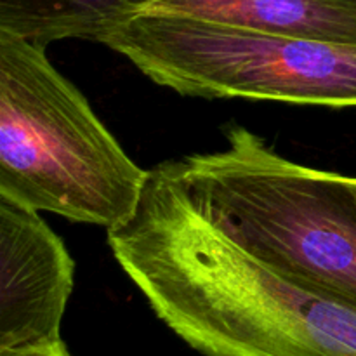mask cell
Here are the masks:
<instances>
[{"label":"cell","instance_id":"7","mask_svg":"<svg viewBox=\"0 0 356 356\" xmlns=\"http://www.w3.org/2000/svg\"><path fill=\"white\" fill-rule=\"evenodd\" d=\"M155 0H0V30L33 44L94 40Z\"/></svg>","mask_w":356,"mask_h":356},{"label":"cell","instance_id":"4","mask_svg":"<svg viewBox=\"0 0 356 356\" xmlns=\"http://www.w3.org/2000/svg\"><path fill=\"white\" fill-rule=\"evenodd\" d=\"M99 44L181 96L356 108V45L143 10Z\"/></svg>","mask_w":356,"mask_h":356},{"label":"cell","instance_id":"1","mask_svg":"<svg viewBox=\"0 0 356 356\" xmlns=\"http://www.w3.org/2000/svg\"><path fill=\"white\" fill-rule=\"evenodd\" d=\"M108 247L156 316L204 356H356V312L278 271L218 225L181 160L148 170Z\"/></svg>","mask_w":356,"mask_h":356},{"label":"cell","instance_id":"8","mask_svg":"<svg viewBox=\"0 0 356 356\" xmlns=\"http://www.w3.org/2000/svg\"><path fill=\"white\" fill-rule=\"evenodd\" d=\"M0 356H70V353L61 341V343L52 344V346L31 348V350L21 351H0Z\"/></svg>","mask_w":356,"mask_h":356},{"label":"cell","instance_id":"6","mask_svg":"<svg viewBox=\"0 0 356 356\" xmlns=\"http://www.w3.org/2000/svg\"><path fill=\"white\" fill-rule=\"evenodd\" d=\"M146 10L282 37L356 45V0H155Z\"/></svg>","mask_w":356,"mask_h":356},{"label":"cell","instance_id":"2","mask_svg":"<svg viewBox=\"0 0 356 356\" xmlns=\"http://www.w3.org/2000/svg\"><path fill=\"white\" fill-rule=\"evenodd\" d=\"M146 179L44 45L0 30V195L113 229L132 218Z\"/></svg>","mask_w":356,"mask_h":356},{"label":"cell","instance_id":"9","mask_svg":"<svg viewBox=\"0 0 356 356\" xmlns=\"http://www.w3.org/2000/svg\"><path fill=\"white\" fill-rule=\"evenodd\" d=\"M353 179H355V186H356V177H353Z\"/></svg>","mask_w":356,"mask_h":356},{"label":"cell","instance_id":"5","mask_svg":"<svg viewBox=\"0 0 356 356\" xmlns=\"http://www.w3.org/2000/svg\"><path fill=\"white\" fill-rule=\"evenodd\" d=\"M75 263L40 212L0 195V351L61 343Z\"/></svg>","mask_w":356,"mask_h":356},{"label":"cell","instance_id":"3","mask_svg":"<svg viewBox=\"0 0 356 356\" xmlns=\"http://www.w3.org/2000/svg\"><path fill=\"white\" fill-rule=\"evenodd\" d=\"M226 146L181 159L209 214L249 252L356 312L353 176L302 165L243 125Z\"/></svg>","mask_w":356,"mask_h":356}]
</instances>
